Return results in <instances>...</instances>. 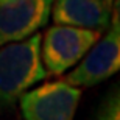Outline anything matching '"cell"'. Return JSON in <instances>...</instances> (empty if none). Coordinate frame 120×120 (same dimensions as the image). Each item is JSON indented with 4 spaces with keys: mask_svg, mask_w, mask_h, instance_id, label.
<instances>
[{
    "mask_svg": "<svg viewBox=\"0 0 120 120\" xmlns=\"http://www.w3.org/2000/svg\"><path fill=\"white\" fill-rule=\"evenodd\" d=\"M92 120H120V97L117 87L106 95Z\"/></svg>",
    "mask_w": 120,
    "mask_h": 120,
    "instance_id": "7",
    "label": "cell"
},
{
    "mask_svg": "<svg viewBox=\"0 0 120 120\" xmlns=\"http://www.w3.org/2000/svg\"><path fill=\"white\" fill-rule=\"evenodd\" d=\"M53 20L89 30H106L111 23V0H53Z\"/></svg>",
    "mask_w": 120,
    "mask_h": 120,
    "instance_id": "6",
    "label": "cell"
},
{
    "mask_svg": "<svg viewBox=\"0 0 120 120\" xmlns=\"http://www.w3.org/2000/svg\"><path fill=\"white\" fill-rule=\"evenodd\" d=\"M53 0H0V45L25 39L49 22Z\"/></svg>",
    "mask_w": 120,
    "mask_h": 120,
    "instance_id": "5",
    "label": "cell"
},
{
    "mask_svg": "<svg viewBox=\"0 0 120 120\" xmlns=\"http://www.w3.org/2000/svg\"><path fill=\"white\" fill-rule=\"evenodd\" d=\"M101 31L72 25H55L49 28L41 47V58L49 75L58 76L73 67L86 55Z\"/></svg>",
    "mask_w": 120,
    "mask_h": 120,
    "instance_id": "2",
    "label": "cell"
},
{
    "mask_svg": "<svg viewBox=\"0 0 120 120\" xmlns=\"http://www.w3.org/2000/svg\"><path fill=\"white\" fill-rule=\"evenodd\" d=\"M81 90L64 80L42 84L19 97L25 120H73Z\"/></svg>",
    "mask_w": 120,
    "mask_h": 120,
    "instance_id": "4",
    "label": "cell"
},
{
    "mask_svg": "<svg viewBox=\"0 0 120 120\" xmlns=\"http://www.w3.org/2000/svg\"><path fill=\"white\" fill-rule=\"evenodd\" d=\"M41 34L8 42L0 49V103L11 105L47 76L41 58Z\"/></svg>",
    "mask_w": 120,
    "mask_h": 120,
    "instance_id": "1",
    "label": "cell"
},
{
    "mask_svg": "<svg viewBox=\"0 0 120 120\" xmlns=\"http://www.w3.org/2000/svg\"><path fill=\"white\" fill-rule=\"evenodd\" d=\"M80 64L67 73L64 81L72 86H95L108 80L120 67V23L119 11L114 13L109 28L103 38L90 47L86 55L80 59Z\"/></svg>",
    "mask_w": 120,
    "mask_h": 120,
    "instance_id": "3",
    "label": "cell"
}]
</instances>
